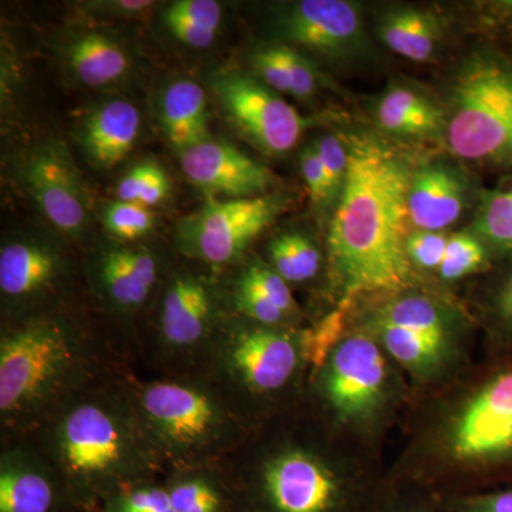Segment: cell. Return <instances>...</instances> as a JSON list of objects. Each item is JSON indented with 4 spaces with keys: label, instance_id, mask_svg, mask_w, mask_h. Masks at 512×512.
<instances>
[{
    "label": "cell",
    "instance_id": "obj_1",
    "mask_svg": "<svg viewBox=\"0 0 512 512\" xmlns=\"http://www.w3.org/2000/svg\"><path fill=\"white\" fill-rule=\"evenodd\" d=\"M402 157L375 140H355L329 227L333 271L346 298L409 285V191Z\"/></svg>",
    "mask_w": 512,
    "mask_h": 512
},
{
    "label": "cell",
    "instance_id": "obj_2",
    "mask_svg": "<svg viewBox=\"0 0 512 512\" xmlns=\"http://www.w3.org/2000/svg\"><path fill=\"white\" fill-rule=\"evenodd\" d=\"M148 436L126 410L87 400L63 414L53 434L57 471L77 508L97 511L111 495L143 483Z\"/></svg>",
    "mask_w": 512,
    "mask_h": 512
},
{
    "label": "cell",
    "instance_id": "obj_3",
    "mask_svg": "<svg viewBox=\"0 0 512 512\" xmlns=\"http://www.w3.org/2000/svg\"><path fill=\"white\" fill-rule=\"evenodd\" d=\"M383 490L352 471L288 448L235 493L237 512H373Z\"/></svg>",
    "mask_w": 512,
    "mask_h": 512
},
{
    "label": "cell",
    "instance_id": "obj_4",
    "mask_svg": "<svg viewBox=\"0 0 512 512\" xmlns=\"http://www.w3.org/2000/svg\"><path fill=\"white\" fill-rule=\"evenodd\" d=\"M83 348L59 320H35L0 342V410L3 419L39 412L63 392L82 365Z\"/></svg>",
    "mask_w": 512,
    "mask_h": 512
},
{
    "label": "cell",
    "instance_id": "obj_5",
    "mask_svg": "<svg viewBox=\"0 0 512 512\" xmlns=\"http://www.w3.org/2000/svg\"><path fill=\"white\" fill-rule=\"evenodd\" d=\"M446 131L456 156L512 164V64L494 57L468 64L454 87Z\"/></svg>",
    "mask_w": 512,
    "mask_h": 512
},
{
    "label": "cell",
    "instance_id": "obj_6",
    "mask_svg": "<svg viewBox=\"0 0 512 512\" xmlns=\"http://www.w3.org/2000/svg\"><path fill=\"white\" fill-rule=\"evenodd\" d=\"M447 446L473 470L512 467V357L468 397L448 426Z\"/></svg>",
    "mask_w": 512,
    "mask_h": 512
},
{
    "label": "cell",
    "instance_id": "obj_7",
    "mask_svg": "<svg viewBox=\"0 0 512 512\" xmlns=\"http://www.w3.org/2000/svg\"><path fill=\"white\" fill-rule=\"evenodd\" d=\"M148 436L175 456L194 457L222 440L227 416L210 393L178 382L150 384L140 394Z\"/></svg>",
    "mask_w": 512,
    "mask_h": 512
},
{
    "label": "cell",
    "instance_id": "obj_8",
    "mask_svg": "<svg viewBox=\"0 0 512 512\" xmlns=\"http://www.w3.org/2000/svg\"><path fill=\"white\" fill-rule=\"evenodd\" d=\"M281 195L221 201L208 197L204 207L178 225L184 251L208 264L234 261L284 211Z\"/></svg>",
    "mask_w": 512,
    "mask_h": 512
},
{
    "label": "cell",
    "instance_id": "obj_9",
    "mask_svg": "<svg viewBox=\"0 0 512 512\" xmlns=\"http://www.w3.org/2000/svg\"><path fill=\"white\" fill-rule=\"evenodd\" d=\"M212 86L229 120L266 154L288 153L308 127V119L247 73L222 72Z\"/></svg>",
    "mask_w": 512,
    "mask_h": 512
},
{
    "label": "cell",
    "instance_id": "obj_10",
    "mask_svg": "<svg viewBox=\"0 0 512 512\" xmlns=\"http://www.w3.org/2000/svg\"><path fill=\"white\" fill-rule=\"evenodd\" d=\"M389 369L375 340L353 335L330 350L323 370L326 402L340 419L362 423L386 402Z\"/></svg>",
    "mask_w": 512,
    "mask_h": 512
},
{
    "label": "cell",
    "instance_id": "obj_11",
    "mask_svg": "<svg viewBox=\"0 0 512 512\" xmlns=\"http://www.w3.org/2000/svg\"><path fill=\"white\" fill-rule=\"evenodd\" d=\"M23 183L46 215L64 234L77 237L92 221L93 200L69 150L47 141L32 151L22 171Z\"/></svg>",
    "mask_w": 512,
    "mask_h": 512
},
{
    "label": "cell",
    "instance_id": "obj_12",
    "mask_svg": "<svg viewBox=\"0 0 512 512\" xmlns=\"http://www.w3.org/2000/svg\"><path fill=\"white\" fill-rule=\"evenodd\" d=\"M225 360L229 372L252 392H278L295 375L299 345L269 326L242 329L229 340Z\"/></svg>",
    "mask_w": 512,
    "mask_h": 512
},
{
    "label": "cell",
    "instance_id": "obj_13",
    "mask_svg": "<svg viewBox=\"0 0 512 512\" xmlns=\"http://www.w3.org/2000/svg\"><path fill=\"white\" fill-rule=\"evenodd\" d=\"M180 160L185 177L208 197H258L272 184L264 165L224 141H200L181 150Z\"/></svg>",
    "mask_w": 512,
    "mask_h": 512
},
{
    "label": "cell",
    "instance_id": "obj_14",
    "mask_svg": "<svg viewBox=\"0 0 512 512\" xmlns=\"http://www.w3.org/2000/svg\"><path fill=\"white\" fill-rule=\"evenodd\" d=\"M286 36L296 45L325 56H342L360 45L359 9L345 0H302L284 18Z\"/></svg>",
    "mask_w": 512,
    "mask_h": 512
},
{
    "label": "cell",
    "instance_id": "obj_15",
    "mask_svg": "<svg viewBox=\"0 0 512 512\" xmlns=\"http://www.w3.org/2000/svg\"><path fill=\"white\" fill-rule=\"evenodd\" d=\"M214 299L202 279L181 275L168 286L161 308V332L168 345L188 349L210 332Z\"/></svg>",
    "mask_w": 512,
    "mask_h": 512
},
{
    "label": "cell",
    "instance_id": "obj_16",
    "mask_svg": "<svg viewBox=\"0 0 512 512\" xmlns=\"http://www.w3.org/2000/svg\"><path fill=\"white\" fill-rule=\"evenodd\" d=\"M464 210V187L458 175L441 164L424 165L412 175L410 224L419 231L450 227Z\"/></svg>",
    "mask_w": 512,
    "mask_h": 512
},
{
    "label": "cell",
    "instance_id": "obj_17",
    "mask_svg": "<svg viewBox=\"0 0 512 512\" xmlns=\"http://www.w3.org/2000/svg\"><path fill=\"white\" fill-rule=\"evenodd\" d=\"M140 130V113L133 103L113 100L94 110L82 128V144L96 167L110 170L130 153Z\"/></svg>",
    "mask_w": 512,
    "mask_h": 512
},
{
    "label": "cell",
    "instance_id": "obj_18",
    "mask_svg": "<svg viewBox=\"0 0 512 512\" xmlns=\"http://www.w3.org/2000/svg\"><path fill=\"white\" fill-rule=\"evenodd\" d=\"M99 274L111 302L124 309L137 308L156 285V259L146 249H114L101 258Z\"/></svg>",
    "mask_w": 512,
    "mask_h": 512
},
{
    "label": "cell",
    "instance_id": "obj_19",
    "mask_svg": "<svg viewBox=\"0 0 512 512\" xmlns=\"http://www.w3.org/2000/svg\"><path fill=\"white\" fill-rule=\"evenodd\" d=\"M59 256L36 242H12L0 251V289L9 298H28L52 285Z\"/></svg>",
    "mask_w": 512,
    "mask_h": 512
},
{
    "label": "cell",
    "instance_id": "obj_20",
    "mask_svg": "<svg viewBox=\"0 0 512 512\" xmlns=\"http://www.w3.org/2000/svg\"><path fill=\"white\" fill-rule=\"evenodd\" d=\"M207 96L200 84L180 80L165 90L161 100V121L168 140L178 151L208 137Z\"/></svg>",
    "mask_w": 512,
    "mask_h": 512
},
{
    "label": "cell",
    "instance_id": "obj_21",
    "mask_svg": "<svg viewBox=\"0 0 512 512\" xmlns=\"http://www.w3.org/2000/svg\"><path fill=\"white\" fill-rule=\"evenodd\" d=\"M377 121L387 133L409 138L436 137L444 126L439 107L419 93L397 86L384 93L377 106Z\"/></svg>",
    "mask_w": 512,
    "mask_h": 512
},
{
    "label": "cell",
    "instance_id": "obj_22",
    "mask_svg": "<svg viewBox=\"0 0 512 512\" xmlns=\"http://www.w3.org/2000/svg\"><path fill=\"white\" fill-rule=\"evenodd\" d=\"M67 63L74 76L89 87L117 82L128 70L126 50L103 33H84L67 49Z\"/></svg>",
    "mask_w": 512,
    "mask_h": 512
},
{
    "label": "cell",
    "instance_id": "obj_23",
    "mask_svg": "<svg viewBox=\"0 0 512 512\" xmlns=\"http://www.w3.org/2000/svg\"><path fill=\"white\" fill-rule=\"evenodd\" d=\"M380 36L384 45L397 55L413 62H427L436 52L440 26L426 10L397 9L384 16Z\"/></svg>",
    "mask_w": 512,
    "mask_h": 512
},
{
    "label": "cell",
    "instance_id": "obj_24",
    "mask_svg": "<svg viewBox=\"0 0 512 512\" xmlns=\"http://www.w3.org/2000/svg\"><path fill=\"white\" fill-rule=\"evenodd\" d=\"M380 325L394 326L446 349L447 322L439 306L424 296H404L387 305L380 315Z\"/></svg>",
    "mask_w": 512,
    "mask_h": 512
},
{
    "label": "cell",
    "instance_id": "obj_25",
    "mask_svg": "<svg viewBox=\"0 0 512 512\" xmlns=\"http://www.w3.org/2000/svg\"><path fill=\"white\" fill-rule=\"evenodd\" d=\"M177 512H237L235 494L207 477L185 476L165 485Z\"/></svg>",
    "mask_w": 512,
    "mask_h": 512
},
{
    "label": "cell",
    "instance_id": "obj_26",
    "mask_svg": "<svg viewBox=\"0 0 512 512\" xmlns=\"http://www.w3.org/2000/svg\"><path fill=\"white\" fill-rule=\"evenodd\" d=\"M269 252L274 271L286 282H305L318 274L320 254L305 235H282L272 242Z\"/></svg>",
    "mask_w": 512,
    "mask_h": 512
},
{
    "label": "cell",
    "instance_id": "obj_27",
    "mask_svg": "<svg viewBox=\"0 0 512 512\" xmlns=\"http://www.w3.org/2000/svg\"><path fill=\"white\" fill-rule=\"evenodd\" d=\"M377 326L384 349L407 369L413 372H429L440 362L444 349L431 345L416 333L380 323Z\"/></svg>",
    "mask_w": 512,
    "mask_h": 512
},
{
    "label": "cell",
    "instance_id": "obj_28",
    "mask_svg": "<svg viewBox=\"0 0 512 512\" xmlns=\"http://www.w3.org/2000/svg\"><path fill=\"white\" fill-rule=\"evenodd\" d=\"M477 232L495 251L512 254V184L487 195L478 215Z\"/></svg>",
    "mask_w": 512,
    "mask_h": 512
},
{
    "label": "cell",
    "instance_id": "obj_29",
    "mask_svg": "<svg viewBox=\"0 0 512 512\" xmlns=\"http://www.w3.org/2000/svg\"><path fill=\"white\" fill-rule=\"evenodd\" d=\"M487 262V249L476 235L457 234L448 239L446 254L439 268L441 278L457 281L474 274Z\"/></svg>",
    "mask_w": 512,
    "mask_h": 512
},
{
    "label": "cell",
    "instance_id": "obj_30",
    "mask_svg": "<svg viewBox=\"0 0 512 512\" xmlns=\"http://www.w3.org/2000/svg\"><path fill=\"white\" fill-rule=\"evenodd\" d=\"M99 512H177L167 487L136 484L111 495L100 505Z\"/></svg>",
    "mask_w": 512,
    "mask_h": 512
},
{
    "label": "cell",
    "instance_id": "obj_31",
    "mask_svg": "<svg viewBox=\"0 0 512 512\" xmlns=\"http://www.w3.org/2000/svg\"><path fill=\"white\" fill-rule=\"evenodd\" d=\"M103 222L104 227L114 237L133 241L147 235L153 228L154 217L146 205L117 201L104 208Z\"/></svg>",
    "mask_w": 512,
    "mask_h": 512
},
{
    "label": "cell",
    "instance_id": "obj_32",
    "mask_svg": "<svg viewBox=\"0 0 512 512\" xmlns=\"http://www.w3.org/2000/svg\"><path fill=\"white\" fill-rule=\"evenodd\" d=\"M439 512H512V487L439 495Z\"/></svg>",
    "mask_w": 512,
    "mask_h": 512
},
{
    "label": "cell",
    "instance_id": "obj_33",
    "mask_svg": "<svg viewBox=\"0 0 512 512\" xmlns=\"http://www.w3.org/2000/svg\"><path fill=\"white\" fill-rule=\"evenodd\" d=\"M315 146L322 161L330 201L336 194H340L345 184L349 170V150L336 136H323L316 141Z\"/></svg>",
    "mask_w": 512,
    "mask_h": 512
},
{
    "label": "cell",
    "instance_id": "obj_34",
    "mask_svg": "<svg viewBox=\"0 0 512 512\" xmlns=\"http://www.w3.org/2000/svg\"><path fill=\"white\" fill-rule=\"evenodd\" d=\"M239 284L247 285L264 295L265 298L278 306L285 315H289L295 308V301H293L288 282L276 274L274 269L266 268L261 264L249 266L248 271L242 275Z\"/></svg>",
    "mask_w": 512,
    "mask_h": 512
},
{
    "label": "cell",
    "instance_id": "obj_35",
    "mask_svg": "<svg viewBox=\"0 0 512 512\" xmlns=\"http://www.w3.org/2000/svg\"><path fill=\"white\" fill-rule=\"evenodd\" d=\"M448 237L436 231H416L407 241V254L412 264L424 269H439L443 262Z\"/></svg>",
    "mask_w": 512,
    "mask_h": 512
},
{
    "label": "cell",
    "instance_id": "obj_36",
    "mask_svg": "<svg viewBox=\"0 0 512 512\" xmlns=\"http://www.w3.org/2000/svg\"><path fill=\"white\" fill-rule=\"evenodd\" d=\"M279 49L291 83L292 96L296 99H308L318 89V73L315 67L292 47L281 45Z\"/></svg>",
    "mask_w": 512,
    "mask_h": 512
},
{
    "label": "cell",
    "instance_id": "obj_37",
    "mask_svg": "<svg viewBox=\"0 0 512 512\" xmlns=\"http://www.w3.org/2000/svg\"><path fill=\"white\" fill-rule=\"evenodd\" d=\"M222 18L220 3L214 0H178L174 2L164 19H177L202 28L218 30Z\"/></svg>",
    "mask_w": 512,
    "mask_h": 512
},
{
    "label": "cell",
    "instance_id": "obj_38",
    "mask_svg": "<svg viewBox=\"0 0 512 512\" xmlns=\"http://www.w3.org/2000/svg\"><path fill=\"white\" fill-rule=\"evenodd\" d=\"M373 512H439V495L416 490L383 491Z\"/></svg>",
    "mask_w": 512,
    "mask_h": 512
},
{
    "label": "cell",
    "instance_id": "obj_39",
    "mask_svg": "<svg viewBox=\"0 0 512 512\" xmlns=\"http://www.w3.org/2000/svg\"><path fill=\"white\" fill-rule=\"evenodd\" d=\"M252 63L262 83L276 92L291 94V83L279 46L265 47L252 57Z\"/></svg>",
    "mask_w": 512,
    "mask_h": 512
},
{
    "label": "cell",
    "instance_id": "obj_40",
    "mask_svg": "<svg viewBox=\"0 0 512 512\" xmlns=\"http://www.w3.org/2000/svg\"><path fill=\"white\" fill-rule=\"evenodd\" d=\"M239 311L264 326L278 325L285 318V313L255 289L239 284L237 292Z\"/></svg>",
    "mask_w": 512,
    "mask_h": 512
},
{
    "label": "cell",
    "instance_id": "obj_41",
    "mask_svg": "<svg viewBox=\"0 0 512 512\" xmlns=\"http://www.w3.org/2000/svg\"><path fill=\"white\" fill-rule=\"evenodd\" d=\"M493 311L497 338L505 352L512 355V269L495 292Z\"/></svg>",
    "mask_w": 512,
    "mask_h": 512
},
{
    "label": "cell",
    "instance_id": "obj_42",
    "mask_svg": "<svg viewBox=\"0 0 512 512\" xmlns=\"http://www.w3.org/2000/svg\"><path fill=\"white\" fill-rule=\"evenodd\" d=\"M301 168L313 204H322V202L329 201L325 173H323L322 161H320L315 144L303 150Z\"/></svg>",
    "mask_w": 512,
    "mask_h": 512
},
{
    "label": "cell",
    "instance_id": "obj_43",
    "mask_svg": "<svg viewBox=\"0 0 512 512\" xmlns=\"http://www.w3.org/2000/svg\"><path fill=\"white\" fill-rule=\"evenodd\" d=\"M161 167L154 163L138 164L133 170L124 175L117 187L119 201L138 202L147 185L153 180Z\"/></svg>",
    "mask_w": 512,
    "mask_h": 512
},
{
    "label": "cell",
    "instance_id": "obj_44",
    "mask_svg": "<svg viewBox=\"0 0 512 512\" xmlns=\"http://www.w3.org/2000/svg\"><path fill=\"white\" fill-rule=\"evenodd\" d=\"M164 20L170 32L180 42L191 47H197V49L211 46L214 43L215 36H217V30L214 29L202 28V26L192 25V23L183 22V20Z\"/></svg>",
    "mask_w": 512,
    "mask_h": 512
},
{
    "label": "cell",
    "instance_id": "obj_45",
    "mask_svg": "<svg viewBox=\"0 0 512 512\" xmlns=\"http://www.w3.org/2000/svg\"><path fill=\"white\" fill-rule=\"evenodd\" d=\"M504 6H505V9H507L508 12H510L512 15V0H510V2H505Z\"/></svg>",
    "mask_w": 512,
    "mask_h": 512
}]
</instances>
